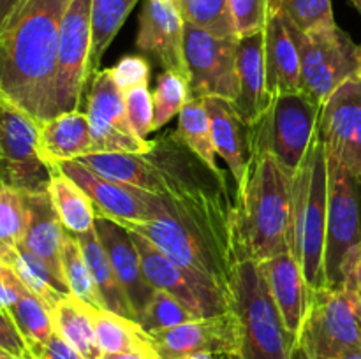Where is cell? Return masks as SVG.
Instances as JSON below:
<instances>
[{
    "instance_id": "obj_1",
    "label": "cell",
    "mask_w": 361,
    "mask_h": 359,
    "mask_svg": "<svg viewBox=\"0 0 361 359\" xmlns=\"http://www.w3.org/2000/svg\"><path fill=\"white\" fill-rule=\"evenodd\" d=\"M159 175V192L166 215L192 238L203 243L212 256L235 275L236 259L231 241V210L226 176L203 164L168 130L154 139L148 151Z\"/></svg>"
},
{
    "instance_id": "obj_2",
    "label": "cell",
    "mask_w": 361,
    "mask_h": 359,
    "mask_svg": "<svg viewBox=\"0 0 361 359\" xmlns=\"http://www.w3.org/2000/svg\"><path fill=\"white\" fill-rule=\"evenodd\" d=\"M71 0H21L0 28V95L37 123L56 116L60 23Z\"/></svg>"
},
{
    "instance_id": "obj_3",
    "label": "cell",
    "mask_w": 361,
    "mask_h": 359,
    "mask_svg": "<svg viewBox=\"0 0 361 359\" xmlns=\"http://www.w3.org/2000/svg\"><path fill=\"white\" fill-rule=\"evenodd\" d=\"M291 178L274 155L249 153L247 171L236 185L231 210V241L236 266L243 260L263 263L289 252Z\"/></svg>"
},
{
    "instance_id": "obj_4",
    "label": "cell",
    "mask_w": 361,
    "mask_h": 359,
    "mask_svg": "<svg viewBox=\"0 0 361 359\" xmlns=\"http://www.w3.org/2000/svg\"><path fill=\"white\" fill-rule=\"evenodd\" d=\"M328 215V160L317 132L305 160L291 178L289 252L298 260L310 291L326 287L324 243Z\"/></svg>"
},
{
    "instance_id": "obj_5",
    "label": "cell",
    "mask_w": 361,
    "mask_h": 359,
    "mask_svg": "<svg viewBox=\"0 0 361 359\" xmlns=\"http://www.w3.org/2000/svg\"><path fill=\"white\" fill-rule=\"evenodd\" d=\"M233 312L240 359H293L296 338L286 327L254 260L238 263L233 277Z\"/></svg>"
},
{
    "instance_id": "obj_6",
    "label": "cell",
    "mask_w": 361,
    "mask_h": 359,
    "mask_svg": "<svg viewBox=\"0 0 361 359\" xmlns=\"http://www.w3.org/2000/svg\"><path fill=\"white\" fill-rule=\"evenodd\" d=\"M321 108L302 90L274 95L263 116L247 127L249 153L267 151L295 175L319 132Z\"/></svg>"
},
{
    "instance_id": "obj_7",
    "label": "cell",
    "mask_w": 361,
    "mask_h": 359,
    "mask_svg": "<svg viewBox=\"0 0 361 359\" xmlns=\"http://www.w3.org/2000/svg\"><path fill=\"white\" fill-rule=\"evenodd\" d=\"M296 348L307 359H345L361 352L358 298L344 287L310 291Z\"/></svg>"
},
{
    "instance_id": "obj_8",
    "label": "cell",
    "mask_w": 361,
    "mask_h": 359,
    "mask_svg": "<svg viewBox=\"0 0 361 359\" xmlns=\"http://www.w3.org/2000/svg\"><path fill=\"white\" fill-rule=\"evenodd\" d=\"M328 215L324 243L326 287H342L361 246L360 201L356 182L334 157H328Z\"/></svg>"
},
{
    "instance_id": "obj_9",
    "label": "cell",
    "mask_w": 361,
    "mask_h": 359,
    "mask_svg": "<svg viewBox=\"0 0 361 359\" xmlns=\"http://www.w3.org/2000/svg\"><path fill=\"white\" fill-rule=\"evenodd\" d=\"M300 51V90L323 106L330 95L351 77L360 76L361 46H356L335 25L302 32L295 25Z\"/></svg>"
},
{
    "instance_id": "obj_10",
    "label": "cell",
    "mask_w": 361,
    "mask_h": 359,
    "mask_svg": "<svg viewBox=\"0 0 361 359\" xmlns=\"http://www.w3.org/2000/svg\"><path fill=\"white\" fill-rule=\"evenodd\" d=\"M53 172L39 148V123L0 95V180L21 192H46Z\"/></svg>"
},
{
    "instance_id": "obj_11",
    "label": "cell",
    "mask_w": 361,
    "mask_h": 359,
    "mask_svg": "<svg viewBox=\"0 0 361 359\" xmlns=\"http://www.w3.org/2000/svg\"><path fill=\"white\" fill-rule=\"evenodd\" d=\"M140 253L141 267L154 289L171 292L182 299L200 319L231 312L233 298L212 278L180 266L143 236L130 232Z\"/></svg>"
},
{
    "instance_id": "obj_12",
    "label": "cell",
    "mask_w": 361,
    "mask_h": 359,
    "mask_svg": "<svg viewBox=\"0 0 361 359\" xmlns=\"http://www.w3.org/2000/svg\"><path fill=\"white\" fill-rule=\"evenodd\" d=\"M236 49L238 37H219L185 23L183 55L190 97H221L235 102L238 95Z\"/></svg>"
},
{
    "instance_id": "obj_13",
    "label": "cell",
    "mask_w": 361,
    "mask_h": 359,
    "mask_svg": "<svg viewBox=\"0 0 361 359\" xmlns=\"http://www.w3.org/2000/svg\"><path fill=\"white\" fill-rule=\"evenodd\" d=\"M92 44V0H71L60 23L55 76L56 115L81 106Z\"/></svg>"
},
{
    "instance_id": "obj_14",
    "label": "cell",
    "mask_w": 361,
    "mask_h": 359,
    "mask_svg": "<svg viewBox=\"0 0 361 359\" xmlns=\"http://www.w3.org/2000/svg\"><path fill=\"white\" fill-rule=\"evenodd\" d=\"M87 115L90 120L92 153H148L154 141L141 139L130 129L123 104V92L111 69H99L92 77Z\"/></svg>"
},
{
    "instance_id": "obj_15",
    "label": "cell",
    "mask_w": 361,
    "mask_h": 359,
    "mask_svg": "<svg viewBox=\"0 0 361 359\" xmlns=\"http://www.w3.org/2000/svg\"><path fill=\"white\" fill-rule=\"evenodd\" d=\"M319 136L328 157L361 185V77L342 83L321 108Z\"/></svg>"
},
{
    "instance_id": "obj_16",
    "label": "cell",
    "mask_w": 361,
    "mask_h": 359,
    "mask_svg": "<svg viewBox=\"0 0 361 359\" xmlns=\"http://www.w3.org/2000/svg\"><path fill=\"white\" fill-rule=\"evenodd\" d=\"M55 168L90 197L95 215L130 222H150L164 215L161 197L148 190L102 178L78 160L56 162Z\"/></svg>"
},
{
    "instance_id": "obj_17",
    "label": "cell",
    "mask_w": 361,
    "mask_h": 359,
    "mask_svg": "<svg viewBox=\"0 0 361 359\" xmlns=\"http://www.w3.org/2000/svg\"><path fill=\"white\" fill-rule=\"evenodd\" d=\"M161 359H189L200 354H238V324L235 312L194 319L152 333Z\"/></svg>"
},
{
    "instance_id": "obj_18",
    "label": "cell",
    "mask_w": 361,
    "mask_h": 359,
    "mask_svg": "<svg viewBox=\"0 0 361 359\" xmlns=\"http://www.w3.org/2000/svg\"><path fill=\"white\" fill-rule=\"evenodd\" d=\"M183 32L185 21L175 0H145L136 37L137 49L154 55L164 70L189 76L183 55Z\"/></svg>"
},
{
    "instance_id": "obj_19",
    "label": "cell",
    "mask_w": 361,
    "mask_h": 359,
    "mask_svg": "<svg viewBox=\"0 0 361 359\" xmlns=\"http://www.w3.org/2000/svg\"><path fill=\"white\" fill-rule=\"evenodd\" d=\"M263 35L268 94L274 97L300 90V51L295 23L289 20L282 0H270Z\"/></svg>"
},
{
    "instance_id": "obj_20",
    "label": "cell",
    "mask_w": 361,
    "mask_h": 359,
    "mask_svg": "<svg viewBox=\"0 0 361 359\" xmlns=\"http://www.w3.org/2000/svg\"><path fill=\"white\" fill-rule=\"evenodd\" d=\"M27 203L28 222L25 229L21 248L41 260L60 285L69 292L62 273V245L66 227L60 222L51 197L46 192H23Z\"/></svg>"
},
{
    "instance_id": "obj_21",
    "label": "cell",
    "mask_w": 361,
    "mask_h": 359,
    "mask_svg": "<svg viewBox=\"0 0 361 359\" xmlns=\"http://www.w3.org/2000/svg\"><path fill=\"white\" fill-rule=\"evenodd\" d=\"M95 231L104 245L116 278L136 313V319H140L155 289L148 284L147 277H145L133 236L115 220L101 217V215H95Z\"/></svg>"
},
{
    "instance_id": "obj_22",
    "label": "cell",
    "mask_w": 361,
    "mask_h": 359,
    "mask_svg": "<svg viewBox=\"0 0 361 359\" xmlns=\"http://www.w3.org/2000/svg\"><path fill=\"white\" fill-rule=\"evenodd\" d=\"M236 73H238V95L231 104L235 106L243 125L250 127L263 116L271 102V95L268 94L267 88L263 32L238 37Z\"/></svg>"
},
{
    "instance_id": "obj_23",
    "label": "cell",
    "mask_w": 361,
    "mask_h": 359,
    "mask_svg": "<svg viewBox=\"0 0 361 359\" xmlns=\"http://www.w3.org/2000/svg\"><path fill=\"white\" fill-rule=\"evenodd\" d=\"M257 264L286 327L296 338L310 294L298 260L291 252H284Z\"/></svg>"
},
{
    "instance_id": "obj_24",
    "label": "cell",
    "mask_w": 361,
    "mask_h": 359,
    "mask_svg": "<svg viewBox=\"0 0 361 359\" xmlns=\"http://www.w3.org/2000/svg\"><path fill=\"white\" fill-rule=\"evenodd\" d=\"M39 148L46 164L55 168L56 162L78 160L92 153L90 120L87 113L67 111L39 123Z\"/></svg>"
},
{
    "instance_id": "obj_25",
    "label": "cell",
    "mask_w": 361,
    "mask_h": 359,
    "mask_svg": "<svg viewBox=\"0 0 361 359\" xmlns=\"http://www.w3.org/2000/svg\"><path fill=\"white\" fill-rule=\"evenodd\" d=\"M204 104L210 115L215 151L226 162L236 185H240L249 162L247 127L240 120L235 106L226 99L204 97Z\"/></svg>"
},
{
    "instance_id": "obj_26",
    "label": "cell",
    "mask_w": 361,
    "mask_h": 359,
    "mask_svg": "<svg viewBox=\"0 0 361 359\" xmlns=\"http://www.w3.org/2000/svg\"><path fill=\"white\" fill-rule=\"evenodd\" d=\"M76 236L80 239L85 260H87L92 280H94L95 287H97L104 310L118 313V315L127 317V319L136 320L137 322L136 313H134L133 306H130L129 299H127L126 291H123L118 278H116L115 270L111 266V260H109L104 245H102L101 238H99L97 231H95V225L90 231Z\"/></svg>"
},
{
    "instance_id": "obj_27",
    "label": "cell",
    "mask_w": 361,
    "mask_h": 359,
    "mask_svg": "<svg viewBox=\"0 0 361 359\" xmlns=\"http://www.w3.org/2000/svg\"><path fill=\"white\" fill-rule=\"evenodd\" d=\"M78 162L111 182L148 190L155 196L159 192L157 169L148 153H88L78 158Z\"/></svg>"
},
{
    "instance_id": "obj_28",
    "label": "cell",
    "mask_w": 361,
    "mask_h": 359,
    "mask_svg": "<svg viewBox=\"0 0 361 359\" xmlns=\"http://www.w3.org/2000/svg\"><path fill=\"white\" fill-rule=\"evenodd\" d=\"M92 306L69 294L51 310L55 333H59L71 347L85 359H101L102 352L95 338Z\"/></svg>"
},
{
    "instance_id": "obj_29",
    "label": "cell",
    "mask_w": 361,
    "mask_h": 359,
    "mask_svg": "<svg viewBox=\"0 0 361 359\" xmlns=\"http://www.w3.org/2000/svg\"><path fill=\"white\" fill-rule=\"evenodd\" d=\"M95 338L102 354L155 351L152 336L136 322L108 310H92Z\"/></svg>"
},
{
    "instance_id": "obj_30",
    "label": "cell",
    "mask_w": 361,
    "mask_h": 359,
    "mask_svg": "<svg viewBox=\"0 0 361 359\" xmlns=\"http://www.w3.org/2000/svg\"><path fill=\"white\" fill-rule=\"evenodd\" d=\"M140 0H92V44L85 83L97 74L106 49Z\"/></svg>"
},
{
    "instance_id": "obj_31",
    "label": "cell",
    "mask_w": 361,
    "mask_h": 359,
    "mask_svg": "<svg viewBox=\"0 0 361 359\" xmlns=\"http://www.w3.org/2000/svg\"><path fill=\"white\" fill-rule=\"evenodd\" d=\"M53 208L63 227L73 234H83L95 225V206L90 197L55 168L48 185Z\"/></svg>"
},
{
    "instance_id": "obj_32",
    "label": "cell",
    "mask_w": 361,
    "mask_h": 359,
    "mask_svg": "<svg viewBox=\"0 0 361 359\" xmlns=\"http://www.w3.org/2000/svg\"><path fill=\"white\" fill-rule=\"evenodd\" d=\"M180 139L185 146L210 168L215 175L226 176L217 165V151L214 146V136H212V122L208 115L207 104L203 97H190L187 104L178 115V127H176Z\"/></svg>"
},
{
    "instance_id": "obj_33",
    "label": "cell",
    "mask_w": 361,
    "mask_h": 359,
    "mask_svg": "<svg viewBox=\"0 0 361 359\" xmlns=\"http://www.w3.org/2000/svg\"><path fill=\"white\" fill-rule=\"evenodd\" d=\"M27 222L28 211L23 192L0 180V260L6 266L13 263L20 250Z\"/></svg>"
},
{
    "instance_id": "obj_34",
    "label": "cell",
    "mask_w": 361,
    "mask_h": 359,
    "mask_svg": "<svg viewBox=\"0 0 361 359\" xmlns=\"http://www.w3.org/2000/svg\"><path fill=\"white\" fill-rule=\"evenodd\" d=\"M9 315L13 317L14 324L23 334L28 348L34 347V345L46 344L55 333L49 308L37 296L32 294L25 285L20 287L18 299L9 308Z\"/></svg>"
},
{
    "instance_id": "obj_35",
    "label": "cell",
    "mask_w": 361,
    "mask_h": 359,
    "mask_svg": "<svg viewBox=\"0 0 361 359\" xmlns=\"http://www.w3.org/2000/svg\"><path fill=\"white\" fill-rule=\"evenodd\" d=\"M62 273L63 278H66L67 287H69V294L76 296L78 299L90 305L92 308L104 310L97 287L92 280L88 264L85 260L80 239L67 229L62 245Z\"/></svg>"
},
{
    "instance_id": "obj_36",
    "label": "cell",
    "mask_w": 361,
    "mask_h": 359,
    "mask_svg": "<svg viewBox=\"0 0 361 359\" xmlns=\"http://www.w3.org/2000/svg\"><path fill=\"white\" fill-rule=\"evenodd\" d=\"M9 267L16 273V277L21 280V284L48 306L49 312H51L66 296H69V292L56 282V278L53 277L51 271H49L41 260L35 259V257L30 256L28 252H25L21 246L20 250H18L16 257L13 259V263L9 264Z\"/></svg>"
},
{
    "instance_id": "obj_37",
    "label": "cell",
    "mask_w": 361,
    "mask_h": 359,
    "mask_svg": "<svg viewBox=\"0 0 361 359\" xmlns=\"http://www.w3.org/2000/svg\"><path fill=\"white\" fill-rule=\"evenodd\" d=\"M176 6L185 23L219 37H238L229 0H178Z\"/></svg>"
},
{
    "instance_id": "obj_38",
    "label": "cell",
    "mask_w": 361,
    "mask_h": 359,
    "mask_svg": "<svg viewBox=\"0 0 361 359\" xmlns=\"http://www.w3.org/2000/svg\"><path fill=\"white\" fill-rule=\"evenodd\" d=\"M154 99V130L162 129L183 109L190 99L189 76L175 70H164L157 77L152 94Z\"/></svg>"
},
{
    "instance_id": "obj_39",
    "label": "cell",
    "mask_w": 361,
    "mask_h": 359,
    "mask_svg": "<svg viewBox=\"0 0 361 359\" xmlns=\"http://www.w3.org/2000/svg\"><path fill=\"white\" fill-rule=\"evenodd\" d=\"M200 319L182 299L173 296L171 292L155 289L150 301L145 306L143 313L137 319V324L147 331L148 334L157 331L169 329V327L180 326L189 320Z\"/></svg>"
},
{
    "instance_id": "obj_40",
    "label": "cell",
    "mask_w": 361,
    "mask_h": 359,
    "mask_svg": "<svg viewBox=\"0 0 361 359\" xmlns=\"http://www.w3.org/2000/svg\"><path fill=\"white\" fill-rule=\"evenodd\" d=\"M289 20L302 32L335 27L331 0H282Z\"/></svg>"
},
{
    "instance_id": "obj_41",
    "label": "cell",
    "mask_w": 361,
    "mask_h": 359,
    "mask_svg": "<svg viewBox=\"0 0 361 359\" xmlns=\"http://www.w3.org/2000/svg\"><path fill=\"white\" fill-rule=\"evenodd\" d=\"M123 104L130 129L137 137L147 139L154 132V99L148 84L123 92Z\"/></svg>"
},
{
    "instance_id": "obj_42",
    "label": "cell",
    "mask_w": 361,
    "mask_h": 359,
    "mask_svg": "<svg viewBox=\"0 0 361 359\" xmlns=\"http://www.w3.org/2000/svg\"><path fill=\"white\" fill-rule=\"evenodd\" d=\"M229 7L238 37L264 30L270 0H229Z\"/></svg>"
},
{
    "instance_id": "obj_43",
    "label": "cell",
    "mask_w": 361,
    "mask_h": 359,
    "mask_svg": "<svg viewBox=\"0 0 361 359\" xmlns=\"http://www.w3.org/2000/svg\"><path fill=\"white\" fill-rule=\"evenodd\" d=\"M111 73L120 90L126 92L130 88L141 87V84H148L150 63L141 55H127L115 67H111Z\"/></svg>"
},
{
    "instance_id": "obj_44",
    "label": "cell",
    "mask_w": 361,
    "mask_h": 359,
    "mask_svg": "<svg viewBox=\"0 0 361 359\" xmlns=\"http://www.w3.org/2000/svg\"><path fill=\"white\" fill-rule=\"evenodd\" d=\"M0 347L18 359H34L32 352L7 310L0 308Z\"/></svg>"
},
{
    "instance_id": "obj_45",
    "label": "cell",
    "mask_w": 361,
    "mask_h": 359,
    "mask_svg": "<svg viewBox=\"0 0 361 359\" xmlns=\"http://www.w3.org/2000/svg\"><path fill=\"white\" fill-rule=\"evenodd\" d=\"M30 352L34 359H85L59 333H53L46 344L30 347Z\"/></svg>"
},
{
    "instance_id": "obj_46",
    "label": "cell",
    "mask_w": 361,
    "mask_h": 359,
    "mask_svg": "<svg viewBox=\"0 0 361 359\" xmlns=\"http://www.w3.org/2000/svg\"><path fill=\"white\" fill-rule=\"evenodd\" d=\"M21 285L23 284H21V280L13 270H11L9 277L6 280H0V308L9 312V308L18 299V292H20Z\"/></svg>"
},
{
    "instance_id": "obj_47",
    "label": "cell",
    "mask_w": 361,
    "mask_h": 359,
    "mask_svg": "<svg viewBox=\"0 0 361 359\" xmlns=\"http://www.w3.org/2000/svg\"><path fill=\"white\" fill-rule=\"evenodd\" d=\"M342 287L348 289L349 292H355L356 296L361 294V246L358 257H356L355 260V266H353L351 270V275H349V278L345 280V284L342 285Z\"/></svg>"
},
{
    "instance_id": "obj_48",
    "label": "cell",
    "mask_w": 361,
    "mask_h": 359,
    "mask_svg": "<svg viewBox=\"0 0 361 359\" xmlns=\"http://www.w3.org/2000/svg\"><path fill=\"white\" fill-rule=\"evenodd\" d=\"M101 359H161L157 351L152 352H122V354H102Z\"/></svg>"
},
{
    "instance_id": "obj_49",
    "label": "cell",
    "mask_w": 361,
    "mask_h": 359,
    "mask_svg": "<svg viewBox=\"0 0 361 359\" xmlns=\"http://www.w3.org/2000/svg\"><path fill=\"white\" fill-rule=\"evenodd\" d=\"M21 0H0V28L6 23L7 18L13 14V11L16 9V6Z\"/></svg>"
},
{
    "instance_id": "obj_50",
    "label": "cell",
    "mask_w": 361,
    "mask_h": 359,
    "mask_svg": "<svg viewBox=\"0 0 361 359\" xmlns=\"http://www.w3.org/2000/svg\"><path fill=\"white\" fill-rule=\"evenodd\" d=\"M293 359H307V358H305V354H303V352L300 351V348H295V354H293ZM345 359H361V352H360V354L349 355V358H345Z\"/></svg>"
},
{
    "instance_id": "obj_51",
    "label": "cell",
    "mask_w": 361,
    "mask_h": 359,
    "mask_svg": "<svg viewBox=\"0 0 361 359\" xmlns=\"http://www.w3.org/2000/svg\"><path fill=\"white\" fill-rule=\"evenodd\" d=\"M9 273H11V267L6 266V264L0 260V280H6V278L9 277Z\"/></svg>"
},
{
    "instance_id": "obj_52",
    "label": "cell",
    "mask_w": 361,
    "mask_h": 359,
    "mask_svg": "<svg viewBox=\"0 0 361 359\" xmlns=\"http://www.w3.org/2000/svg\"><path fill=\"white\" fill-rule=\"evenodd\" d=\"M0 359H18V358H16V355L9 354V352H7V351H4V348L0 347Z\"/></svg>"
},
{
    "instance_id": "obj_53",
    "label": "cell",
    "mask_w": 361,
    "mask_h": 359,
    "mask_svg": "<svg viewBox=\"0 0 361 359\" xmlns=\"http://www.w3.org/2000/svg\"><path fill=\"white\" fill-rule=\"evenodd\" d=\"M189 359H219V358L214 354H200V355H194V358H189Z\"/></svg>"
},
{
    "instance_id": "obj_54",
    "label": "cell",
    "mask_w": 361,
    "mask_h": 359,
    "mask_svg": "<svg viewBox=\"0 0 361 359\" xmlns=\"http://www.w3.org/2000/svg\"><path fill=\"white\" fill-rule=\"evenodd\" d=\"M219 359H240L238 354H222V355H217Z\"/></svg>"
},
{
    "instance_id": "obj_55",
    "label": "cell",
    "mask_w": 361,
    "mask_h": 359,
    "mask_svg": "<svg viewBox=\"0 0 361 359\" xmlns=\"http://www.w3.org/2000/svg\"><path fill=\"white\" fill-rule=\"evenodd\" d=\"M358 298V312H360V317H361V294L356 296Z\"/></svg>"
},
{
    "instance_id": "obj_56",
    "label": "cell",
    "mask_w": 361,
    "mask_h": 359,
    "mask_svg": "<svg viewBox=\"0 0 361 359\" xmlns=\"http://www.w3.org/2000/svg\"><path fill=\"white\" fill-rule=\"evenodd\" d=\"M349 2H351V4H353V6H355V7H356V9H358V6H360V4H358V0H349Z\"/></svg>"
},
{
    "instance_id": "obj_57",
    "label": "cell",
    "mask_w": 361,
    "mask_h": 359,
    "mask_svg": "<svg viewBox=\"0 0 361 359\" xmlns=\"http://www.w3.org/2000/svg\"><path fill=\"white\" fill-rule=\"evenodd\" d=\"M358 4H360V6H358V11L361 13V0H358Z\"/></svg>"
},
{
    "instance_id": "obj_58",
    "label": "cell",
    "mask_w": 361,
    "mask_h": 359,
    "mask_svg": "<svg viewBox=\"0 0 361 359\" xmlns=\"http://www.w3.org/2000/svg\"><path fill=\"white\" fill-rule=\"evenodd\" d=\"M360 77H361V63H360Z\"/></svg>"
},
{
    "instance_id": "obj_59",
    "label": "cell",
    "mask_w": 361,
    "mask_h": 359,
    "mask_svg": "<svg viewBox=\"0 0 361 359\" xmlns=\"http://www.w3.org/2000/svg\"><path fill=\"white\" fill-rule=\"evenodd\" d=\"M175 2H178V0H175Z\"/></svg>"
}]
</instances>
